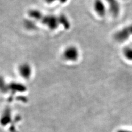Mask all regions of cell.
<instances>
[{"label":"cell","mask_w":132,"mask_h":132,"mask_svg":"<svg viewBox=\"0 0 132 132\" xmlns=\"http://www.w3.org/2000/svg\"><path fill=\"white\" fill-rule=\"evenodd\" d=\"M63 56L65 60L74 61L78 59V56H79V53H78V51L76 47L69 46L64 51Z\"/></svg>","instance_id":"1"},{"label":"cell","mask_w":132,"mask_h":132,"mask_svg":"<svg viewBox=\"0 0 132 132\" xmlns=\"http://www.w3.org/2000/svg\"><path fill=\"white\" fill-rule=\"evenodd\" d=\"M131 34L130 27L128 26L116 33L114 36V39L118 42H123L129 38Z\"/></svg>","instance_id":"2"},{"label":"cell","mask_w":132,"mask_h":132,"mask_svg":"<svg viewBox=\"0 0 132 132\" xmlns=\"http://www.w3.org/2000/svg\"><path fill=\"white\" fill-rule=\"evenodd\" d=\"M11 114V110L10 109L3 110L0 114V125L2 127H6L10 124L12 119Z\"/></svg>","instance_id":"3"},{"label":"cell","mask_w":132,"mask_h":132,"mask_svg":"<svg viewBox=\"0 0 132 132\" xmlns=\"http://www.w3.org/2000/svg\"><path fill=\"white\" fill-rule=\"evenodd\" d=\"M106 1L109 5L111 14L114 17H116L118 15L119 10H120V7L117 1V0H106Z\"/></svg>","instance_id":"4"},{"label":"cell","mask_w":132,"mask_h":132,"mask_svg":"<svg viewBox=\"0 0 132 132\" xmlns=\"http://www.w3.org/2000/svg\"><path fill=\"white\" fill-rule=\"evenodd\" d=\"M94 9L97 14L100 16H103L105 15V6L101 0H95V1Z\"/></svg>","instance_id":"5"},{"label":"cell","mask_w":132,"mask_h":132,"mask_svg":"<svg viewBox=\"0 0 132 132\" xmlns=\"http://www.w3.org/2000/svg\"><path fill=\"white\" fill-rule=\"evenodd\" d=\"M123 54L127 59L130 61H132V47H125L123 50Z\"/></svg>","instance_id":"6"},{"label":"cell","mask_w":132,"mask_h":132,"mask_svg":"<svg viewBox=\"0 0 132 132\" xmlns=\"http://www.w3.org/2000/svg\"><path fill=\"white\" fill-rule=\"evenodd\" d=\"M117 132H132L131 130H125V129H122V130H119Z\"/></svg>","instance_id":"7"},{"label":"cell","mask_w":132,"mask_h":132,"mask_svg":"<svg viewBox=\"0 0 132 132\" xmlns=\"http://www.w3.org/2000/svg\"><path fill=\"white\" fill-rule=\"evenodd\" d=\"M46 1L47 2H49V3H51L52 2H53L56 1V0H46Z\"/></svg>","instance_id":"8"},{"label":"cell","mask_w":132,"mask_h":132,"mask_svg":"<svg viewBox=\"0 0 132 132\" xmlns=\"http://www.w3.org/2000/svg\"><path fill=\"white\" fill-rule=\"evenodd\" d=\"M129 27H130V31H131V33L132 34V25H131V26H130Z\"/></svg>","instance_id":"9"}]
</instances>
